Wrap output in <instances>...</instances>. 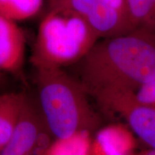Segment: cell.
Here are the masks:
<instances>
[{
    "label": "cell",
    "instance_id": "6da1fadb",
    "mask_svg": "<svg viewBox=\"0 0 155 155\" xmlns=\"http://www.w3.org/2000/svg\"><path fill=\"white\" fill-rule=\"evenodd\" d=\"M78 81L95 102L134 93L155 74V35L134 32L96 43L81 61Z\"/></svg>",
    "mask_w": 155,
    "mask_h": 155
},
{
    "label": "cell",
    "instance_id": "7a4b0ae2",
    "mask_svg": "<svg viewBox=\"0 0 155 155\" xmlns=\"http://www.w3.org/2000/svg\"><path fill=\"white\" fill-rule=\"evenodd\" d=\"M35 83L37 105L53 139L82 131L94 134L103 126L82 84L63 68L35 69Z\"/></svg>",
    "mask_w": 155,
    "mask_h": 155
},
{
    "label": "cell",
    "instance_id": "3957f363",
    "mask_svg": "<svg viewBox=\"0 0 155 155\" xmlns=\"http://www.w3.org/2000/svg\"><path fill=\"white\" fill-rule=\"evenodd\" d=\"M97 38L80 15L54 9L40 22L31 63L35 69L63 68L81 61Z\"/></svg>",
    "mask_w": 155,
    "mask_h": 155
},
{
    "label": "cell",
    "instance_id": "277c9868",
    "mask_svg": "<svg viewBox=\"0 0 155 155\" xmlns=\"http://www.w3.org/2000/svg\"><path fill=\"white\" fill-rule=\"evenodd\" d=\"M96 104L102 114L121 116L137 139L155 148V108L139 104L134 93L113 95Z\"/></svg>",
    "mask_w": 155,
    "mask_h": 155
},
{
    "label": "cell",
    "instance_id": "5b68a950",
    "mask_svg": "<svg viewBox=\"0 0 155 155\" xmlns=\"http://www.w3.org/2000/svg\"><path fill=\"white\" fill-rule=\"evenodd\" d=\"M68 5L73 12L86 21L98 37L111 38L129 32L120 19L119 11L104 0H68Z\"/></svg>",
    "mask_w": 155,
    "mask_h": 155
},
{
    "label": "cell",
    "instance_id": "8992f818",
    "mask_svg": "<svg viewBox=\"0 0 155 155\" xmlns=\"http://www.w3.org/2000/svg\"><path fill=\"white\" fill-rule=\"evenodd\" d=\"M137 145V137L127 124H109L93 134L89 155H132Z\"/></svg>",
    "mask_w": 155,
    "mask_h": 155
},
{
    "label": "cell",
    "instance_id": "52a82bcc",
    "mask_svg": "<svg viewBox=\"0 0 155 155\" xmlns=\"http://www.w3.org/2000/svg\"><path fill=\"white\" fill-rule=\"evenodd\" d=\"M26 40L17 22L0 17V72L19 74L25 63Z\"/></svg>",
    "mask_w": 155,
    "mask_h": 155
},
{
    "label": "cell",
    "instance_id": "ba28073f",
    "mask_svg": "<svg viewBox=\"0 0 155 155\" xmlns=\"http://www.w3.org/2000/svg\"><path fill=\"white\" fill-rule=\"evenodd\" d=\"M27 96L14 92L0 95V152L11 138Z\"/></svg>",
    "mask_w": 155,
    "mask_h": 155
},
{
    "label": "cell",
    "instance_id": "9c48e42d",
    "mask_svg": "<svg viewBox=\"0 0 155 155\" xmlns=\"http://www.w3.org/2000/svg\"><path fill=\"white\" fill-rule=\"evenodd\" d=\"M92 136L91 133L82 131L53 139L39 155H89Z\"/></svg>",
    "mask_w": 155,
    "mask_h": 155
},
{
    "label": "cell",
    "instance_id": "30bf717a",
    "mask_svg": "<svg viewBox=\"0 0 155 155\" xmlns=\"http://www.w3.org/2000/svg\"><path fill=\"white\" fill-rule=\"evenodd\" d=\"M44 0H0V17L15 22L33 18L43 7Z\"/></svg>",
    "mask_w": 155,
    "mask_h": 155
},
{
    "label": "cell",
    "instance_id": "8fae6325",
    "mask_svg": "<svg viewBox=\"0 0 155 155\" xmlns=\"http://www.w3.org/2000/svg\"><path fill=\"white\" fill-rule=\"evenodd\" d=\"M134 96L139 104L155 108V74L134 93Z\"/></svg>",
    "mask_w": 155,
    "mask_h": 155
},
{
    "label": "cell",
    "instance_id": "7c38bea8",
    "mask_svg": "<svg viewBox=\"0 0 155 155\" xmlns=\"http://www.w3.org/2000/svg\"><path fill=\"white\" fill-rule=\"evenodd\" d=\"M129 10L134 18L144 20L150 14L154 7L152 0H127Z\"/></svg>",
    "mask_w": 155,
    "mask_h": 155
},
{
    "label": "cell",
    "instance_id": "4fadbf2b",
    "mask_svg": "<svg viewBox=\"0 0 155 155\" xmlns=\"http://www.w3.org/2000/svg\"><path fill=\"white\" fill-rule=\"evenodd\" d=\"M108 6L119 11L124 4V0H104Z\"/></svg>",
    "mask_w": 155,
    "mask_h": 155
},
{
    "label": "cell",
    "instance_id": "5bb4252c",
    "mask_svg": "<svg viewBox=\"0 0 155 155\" xmlns=\"http://www.w3.org/2000/svg\"><path fill=\"white\" fill-rule=\"evenodd\" d=\"M132 155H155V148H151L141 152H135Z\"/></svg>",
    "mask_w": 155,
    "mask_h": 155
},
{
    "label": "cell",
    "instance_id": "9a60e30c",
    "mask_svg": "<svg viewBox=\"0 0 155 155\" xmlns=\"http://www.w3.org/2000/svg\"><path fill=\"white\" fill-rule=\"evenodd\" d=\"M0 155H24V154H19V153L7 150V149H3V150L1 151V152H0ZM29 155H38V154H29Z\"/></svg>",
    "mask_w": 155,
    "mask_h": 155
},
{
    "label": "cell",
    "instance_id": "2e32d148",
    "mask_svg": "<svg viewBox=\"0 0 155 155\" xmlns=\"http://www.w3.org/2000/svg\"><path fill=\"white\" fill-rule=\"evenodd\" d=\"M2 75H3V73L0 72V82H1V80H2Z\"/></svg>",
    "mask_w": 155,
    "mask_h": 155
},
{
    "label": "cell",
    "instance_id": "e0dca14e",
    "mask_svg": "<svg viewBox=\"0 0 155 155\" xmlns=\"http://www.w3.org/2000/svg\"><path fill=\"white\" fill-rule=\"evenodd\" d=\"M152 2L154 3V5H155V0H152Z\"/></svg>",
    "mask_w": 155,
    "mask_h": 155
}]
</instances>
